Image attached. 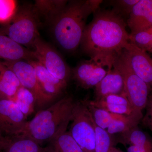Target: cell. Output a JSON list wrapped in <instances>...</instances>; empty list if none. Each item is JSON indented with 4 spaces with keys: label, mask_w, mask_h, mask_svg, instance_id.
Listing matches in <instances>:
<instances>
[{
    "label": "cell",
    "mask_w": 152,
    "mask_h": 152,
    "mask_svg": "<svg viewBox=\"0 0 152 152\" xmlns=\"http://www.w3.org/2000/svg\"><path fill=\"white\" fill-rule=\"evenodd\" d=\"M48 147H49V152H53V151H52L51 148L49 146V145H48Z\"/></svg>",
    "instance_id": "obj_36"
},
{
    "label": "cell",
    "mask_w": 152,
    "mask_h": 152,
    "mask_svg": "<svg viewBox=\"0 0 152 152\" xmlns=\"http://www.w3.org/2000/svg\"><path fill=\"white\" fill-rule=\"evenodd\" d=\"M131 67L152 90V58L147 52L129 42L123 50Z\"/></svg>",
    "instance_id": "obj_11"
},
{
    "label": "cell",
    "mask_w": 152,
    "mask_h": 152,
    "mask_svg": "<svg viewBox=\"0 0 152 152\" xmlns=\"http://www.w3.org/2000/svg\"><path fill=\"white\" fill-rule=\"evenodd\" d=\"M115 143L144 148L152 151V137L147 133L142 131L138 126L120 134L118 138H115Z\"/></svg>",
    "instance_id": "obj_18"
},
{
    "label": "cell",
    "mask_w": 152,
    "mask_h": 152,
    "mask_svg": "<svg viewBox=\"0 0 152 152\" xmlns=\"http://www.w3.org/2000/svg\"><path fill=\"white\" fill-rule=\"evenodd\" d=\"M10 137H6L0 131V152H2L10 140Z\"/></svg>",
    "instance_id": "obj_31"
},
{
    "label": "cell",
    "mask_w": 152,
    "mask_h": 152,
    "mask_svg": "<svg viewBox=\"0 0 152 152\" xmlns=\"http://www.w3.org/2000/svg\"><path fill=\"white\" fill-rule=\"evenodd\" d=\"M75 102L70 96H66L45 110L39 111L28 121L18 136L27 137L40 145L50 142L67 129L72 119Z\"/></svg>",
    "instance_id": "obj_3"
},
{
    "label": "cell",
    "mask_w": 152,
    "mask_h": 152,
    "mask_svg": "<svg viewBox=\"0 0 152 152\" xmlns=\"http://www.w3.org/2000/svg\"><path fill=\"white\" fill-rule=\"evenodd\" d=\"M49 143L53 152H83L66 131L57 135Z\"/></svg>",
    "instance_id": "obj_21"
},
{
    "label": "cell",
    "mask_w": 152,
    "mask_h": 152,
    "mask_svg": "<svg viewBox=\"0 0 152 152\" xmlns=\"http://www.w3.org/2000/svg\"><path fill=\"white\" fill-rule=\"evenodd\" d=\"M126 23L112 10L99 8L91 21L86 26L81 49L92 58L100 55H117L129 43Z\"/></svg>",
    "instance_id": "obj_1"
},
{
    "label": "cell",
    "mask_w": 152,
    "mask_h": 152,
    "mask_svg": "<svg viewBox=\"0 0 152 152\" xmlns=\"http://www.w3.org/2000/svg\"><path fill=\"white\" fill-rule=\"evenodd\" d=\"M40 24L33 5H24L18 8L7 26L0 30L17 43L32 48L35 41L39 37V28Z\"/></svg>",
    "instance_id": "obj_4"
},
{
    "label": "cell",
    "mask_w": 152,
    "mask_h": 152,
    "mask_svg": "<svg viewBox=\"0 0 152 152\" xmlns=\"http://www.w3.org/2000/svg\"><path fill=\"white\" fill-rule=\"evenodd\" d=\"M2 152H49V148H43L29 138L17 136L10 137Z\"/></svg>",
    "instance_id": "obj_19"
},
{
    "label": "cell",
    "mask_w": 152,
    "mask_h": 152,
    "mask_svg": "<svg viewBox=\"0 0 152 152\" xmlns=\"http://www.w3.org/2000/svg\"><path fill=\"white\" fill-rule=\"evenodd\" d=\"M68 131L83 152H95V124L85 101L75 102Z\"/></svg>",
    "instance_id": "obj_7"
},
{
    "label": "cell",
    "mask_w": 152,
    "mask_h": 152,
    "mask_svg": "<svg viewBox=\"0 0 152 152\" xmlns=\"http://www.w3.org/2000/svg\"><path fill=\"white\" fill-rule=\"evenodd\" d=\"M95 127L96 134L95 152H109L112 147L116 145L115 137L95 124Z\"/></svg>",
    "instance_id": "obj_25"
},
{
    "label": "cell",
    "mask_w": 152,
    "mask_h": 152,
    "mask_svg": "<svg viewBox=\"0 0 152 152\" xmlns=\"http://www.w3.org/2000/svg\"><path fill=\"white\" fill-rule=\"evenodd\" d=\"M15 74L22 86L29 90L34 95L37 105L45 107L53 100L43 91L39 82L35 69L28 61L18 60L0 61Z\"/></svg>",
    "instance_id": "obj_9"
},
{
    "label": "cell",
    "mask_w": 152,
    "mask_h": 152,
    "mask_svg": "<svg viewBox=\"0 0 152 152\" xmlns=\"http://www.w3.org/2000/svg\"><path fill=\"white\" fill-rule=\"evenodd\" d=\"M151 26H152V7L146 15L143 20L136 28L134 32L130 33V34H134L137 32L148 29Z\"/></svg>",
    "instance_id": "obj_30"
},
{
    "label": "cell",
    "mask_w": 152,
    "mask_h": 152,
    "mask_svg": "<svg viewBox=\"0 0 152 152\" xmlns=\"http://www.w3.org/2000/svg\"><path fill=\"white\" fill-rule=\"evenodd\" d=\"M143 117L142 113L129 116L121 115L113 121L106 130L112 135L118 133L121 134L138 126Z\"/></svg>",
    "instance_id": "obj_20"
},
{
    "label": "cell",
    "mask_w": 152,
    "mask_h": 152,
    "mask_svg": "<svg viewBox=\"0 0 152 152\" xmlns=\"http://www.w3.org/2000/svg\"><path fill=\"white\" fill-rule=\"evenodd\" d=\"M28 61L34 68L38 81L45 94L54 100L64 92L67 84L53 76L37 61Z\"/></svg>",
    "instance_id": "obj_13"
},
{
    "label": "cell",
    "mask_w": 152,
    "mask_h": 152,
    "mask_svg": "<svg viewBox=\"0 0 152 152\" xmlns=\"http://www.w3.org/2000/svg\"><path fill=\"white\" fill-rule=\"evenodd\" d=\"M12 100L14 101L21 111L27 117L34 111L37 100L34 95L31 91L21 87Z\"/></svg>",
    "instance_id": "obj_22"
},
{
    "label": "cell",
    "mask_w": 152,
    "mask_h": 152,
    "mask_svg": "<svg viewBox=\"0 0 152 152\" xmlns=\"http://www.w3.org/2000/svg\"><path fill=\"white\" fill-rule=\"evenodd\" d=\"M152 39V35L147 30L129 34V42L140 48L145 50Z\"/></svg>",
    "instance_id": "obj_28"
},
{
    "label": "cell",
    "mask_w": 152,
    "mask_h": 152,
    "mask_svg": "<svg viewBox=\"0 0 152 152\" xmlns=\"http://www.w3.org/2000/svg\"><path fill=\"white\" fill-rule=\"evenodd\" d=\"M117 55H98L81 61L72 70L73 78L83 88H94L113 67Z\"/></svg>",
    "instance_id": "obj_6"
},
{
    "label": "cell",
    "mask_w": 152,
    "mask_h": 152,
    "mask_svg": "<svg viewBox=\"0 0 152 152\" xmlns=\"http://www.w3.org/2000/svg\"><path fill=\"white\" fill-rule=\"evenodd\" d=\"M146 52H149L152 53V39L148 45V46L146 49H145Z\"/></svg>",
    "instance_id": "obj_33"
},
{
    "label": "cell",
    "mask_w": 152,
    "mask_h": 152,
    "mask_svg": "<svg viewBox=\"0 0 152 152\" xmlns=\"http://www.w3.org/2000/svg\"><path fill=\"white\" fill-rule=\"evenodd\" d=\"M88 101L91 105L113 114L129 116L142 113L134 108L126 96L124 95H110L99 100Z\"/></svg>",
    "instance_id": "obj_12"
},
{
    "label": "cell",
    "mask_w": 152,
    "mask_h": 152,
    "mask_svg": "<svg viewBox=\"0 0 152 152\" xmlns=\"http://www.w3.org/2000/svg\"><path fill=\"white\" fill-rule=\"evenodd\" d=\"M94 88V100H99L110 95L126 96L122 77L114 66Z\"/></svg>",
    "instance_id": "obj_14"
},
{
    "label": "cell",
    "mask_w": 152,
    "mask_h": 152,
    "mask_svg": "<svg viewBox=\"0 0 152 152\" xmlns=\"http://www.w3.org/2000/svg\"><path fill=\"white\" fill-rule=\"evenodd\" d=\"M35 60L31 50L17 43L0 30V61Z\"/></svg>",
    "instance_id": "obj_15"
},
{
    "label": "cell",
    "mask_w": 152,
    "mask_h": 152,
    "mask_svg": "<svg viewBox=\"0 0 152 152\" xmlns=\"http://www.w3.org/2000/svg\"><path fill=\"white\" fill-rule=\"evenodd\" d=\"M152 7V0H140L134 6L126 21V24L134 32Z\"/></svg>",
    "instance_id": "obj_23"
},
{
    "label": "cell",
    "mask_w": 152,
    "mask_h": 152,
    "mask_svg": "<svg viewBox=\"0 0 152 152\" xmlns=\"http://www.w3.org/2000/svg\"><path fill=\"white\" fill-rule=\"evenodd\" d=\"M147 30H148V31L152 35V26L149 28Z\"/></svg>",
    "instance_id": "obj_35"
},
{
    "label": "cell",
    "mask_w": 152,
    "mask_h": 152,
    "mask_svg": "<svg viewBox=\"0 0 152 152\" xmlns=\"http://www.w3.org/2000/svg\"><path fill=\"white\" fill-rule=\"evenodd\" d=\"M109 152H124L118 148H116L115 146L112 147Z\"/></svg>",
    "instance_id": "obj_34"
},
{
    "label": "cell",
    "mask_w": 152,
    "mask_h": 152,
    "mask_svg": "<svg viewBox=\"0 0 152 152\" xmlns=\"http://www.w3.org/2000/svg\"><path fill=\"white\" fill-rule=\"evenodd\" d=\"M17 1L0 0V23H9L18 10Z\"/></svg>",
    "instance_id": "obj_26"
},
{
    "label": "cell",
    "mask_w": 152,
    "mask_h": 152,
    "mask_svg": "<svg viewBox=\"0 0 152 152\" xmlns=\"http://www.w3.org/2000/svg\"><path fill=\"white\" fill-rule=\"evenodd\" d=\"M127 152H152V151L146 149L144 148L135 146L130 145L127 148Z\"/></svg>",
    "instance_id": "obj_32"
},
{
    "label": "cell",
    "mask_w": 152,
    "mask_h": 152,
    "mask_svg": "<svg viewBox=\"0 0 152 152\" xmlns=\"http://www.w3.org/2000/svg\"><path fill=\"white\" fill-rule=\"evenodd\" d=\"M35 61H37L53 76L68 84L72 70L62 57L50 45L38 37L33 44Z\"/></svg>",
    "instance_id": "obj_8"
},
{
    "label": "cell",
    "mask_w": 152,
    "mask_h": 152,
    "mask_svg": "<svg viewBox=\"0 0 152 152\" xmlns=\"http://www.w3.org/2000/svg\"><path fill=\"white\" fill-rule=\"evenodd\" d=\"M140 0H114L109 1L113 7L112 10L125 20L126 18L128 19L134 6Z\"/></svg>",
    "instance_id": "obj_27"
},
{
    "label": "cell",
    "mask_w": 152,
    "mask_h": 152,
    "mask_svg": "<svg viewBox=\"0 0 152 152\" xmlns=\"http://www.w3.org/2000/svg\"><path fill=\"white\" fill-rule=\"evenodd\" d=\"M28 121L14 101L0 99V131L8 137L18 136Z\"/></svg>",
    "instance_id": "obj_10"
},
{
    "label": "cell",
    "mask_w": 152,
    "mask_h": 152,
    "mask_svg": "<svg viewBox=\"0 0 152 152\" xmlns=\"http://www.w3.org/2000/svg\"><path fill=\"white\" fill-rule=\"evenodd\" d=\"M68 2L65 0H39L36 1L33 7L40 21L41 19H43L46 23L51 26Z\"/></svg>",
    "instance_id": "obj_16"
},
{
    "label": "cell",
    "mask_w": 152,
    "mask_h": 152,
    "mask_svg": "<svg viewBox=\"0 0 152 152\" xmlns=\"http://www.w3.org/2000/svg\"><path fill=\"white\" fill-rule=\"evenodd\" d=\"M84 101L95 124L103 129H107L113 121L121 115L112 113L103 109L91 105L88 102V100Z\"/></svg>",
    "instance_id": "obj_24"
},
{
    "label": "cell",
    "mask_w": 152,
    "mask_h": 152,
    "mask_svg": "<svg viewBox=\"0 0 152 152\" xmlns=\"http://www.w3.org/2000/svg\"><path fill=\"white\" fill-rule=\"evenodd\" d=\"M101 0L68 1L51 26L53 36L61 48L68 52L80 46L87 19L99 8Z\"/></svg>",
    "instance_id": "obj_2"
},
{
    "label": "cell",
    "mask_w": 152,
    "mask_h": 152,
    "mask_svg": "<svg viewBox=\"0 0 152 152\" xmlns=\"http://www.w3.org/2000/svg\"><path fill=\"white\" fill-rule=\"evenodd\" d=\"M21 87L15 74L0 61V99L12 100Z\"/></svg>",
    "instance_id": "obj_17"
},
{
    "label": "cell",
    "mask_w": 152,
    "mask_h": 152,
    "mask_svg": "<svg viewBox=\"0 0 152 152\" xmlns=\"http://www.w3.org/2000/svg\"><path fill=\"white\" fill-rule=\"evenodd\" d=\"M145 109L146 112L141 121L144 125L148 128L152 132V91L149 96Z\"/></svg>",
    "instance_id": "obj_29"
},
{
    "label": "cell",
    "mask_w": 152,
    "mask_h": 152,
    "mask_svg": "<svg viewBox=\"0 0 152 152\" xmlns=\"http://www.w3.org/2000/svg\"><path fill=\"white\" fill-rule=\"evenodd\" d=\"M113 66L122 77L128 99L134 108L142 112L146 107L152 89L133 70L123 50L116 56Z\"/></svg>",
    "instance_id": "obj_5"
}]
</instances>
